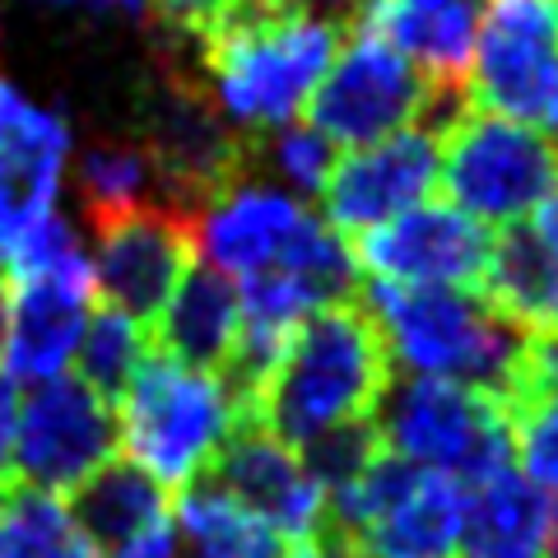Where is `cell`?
I'll list each match as a JSON object with an SVG mask.
<instances>
[{
    "label": "cell",
    "instance_id": "6da1fadb",
    "mask_svg": "<svg viewBox=\"0 0 558 558\" xmlns=\"http://www.w3.org/2000/svg\"><path fill=\"white\" fill-rule=\"evenodd\" d=\"M391 387V349L363 299L317 307L284 336L270 368L238 405V418L307 447L330 428L373 418Z\"/></svg>",
    "mask_w": 558,
    "mask_h": 558
},
{
    "label": "cell",
    "instance_id": "7a4b0ae2",
    "mask_svg": "<svg viewBox=\"0 0 558 558\" xmlns=\"http://www.w3.org/2000/svg\"><path fill=\"white\" fill-rule=\"evenodd\" d=\"M340 28L312 10H275L242 0L196 38L215 108L233 126L279 131L307 108L336 61Z\"/></svg>",
    "mask_w": 558,
    "mask_h": 558
},
{
    "label": "cell",
    "instance_id": "3957f363",
    "mask_svg": "<svg viewBox=\"0 0 558 558\" xmlns=\"http://www.w3.org/2000/svg\"><path fill=\"white\" fill-rule=\"evenodd\" d=\"M233 424L238 400L229 381L159 349H145L126 391L117 396V447L163 488L201 480Z\"/></svg>",
    "mask_w": 558,
    "mask_h": 558
},
{
    "label": "cell",
    "instance_id": "277c9868",
    "mask_svg": "<svg viewBox=\"0 0 558 558\" xmlns=\"http://www.w3.org/2000/svg\"><path fill=\"white\" fill-rule=\"evenodd\" d=\"M368 312L381 326L391 359H400L414 377L465 381L480 391H502L521 349V330L488 307L470 289H396L373 284Z\"/></svg>",
    "mask_w": 558,
    "mask_h": 558
},
{
    "label": "cell",
    "instance_id": "5b68a950",
    "mask_svg": "<svg viewBox=\"0 0 558 558\" xmlns=\"http://www.w3.org/2000/svg\"><path fill=\"white\" fill-rule=\"evenodd\" d=\"M381 447L424 470L457 480L461 488L512 470V414L494 391L442 377H410L387 387L373 414Z\"/></svg>",
    "mask_w": 558,
    "mask_h": 558
},
{
    "label": "cell",
    "instance_id": "8992f818",
    "mask_svg": "<svg viewBox=\"0 0 558 558\" xmlns=\"http://www.w3.org/2000/svg\"><path fill=\"white\" fill-rule=\"evenodd\" d=\"M438 178L447 205L508 229L558 196V145L521 121L457 108L438 131Z\"/></svg>",
    "mask_w": 558,
    "mask_h": 558
},
{
    "label": "cell",
    "instance_id": "52a82bcc",
    "mask_svg": "<svg viewBox=\"0 0 558 558\" xmlns=\"http://www.w3.org/2000/svg\"><path fill=\"white\" fill-rule=\"evenodd\" d=\"M465 108V94H442L418 70L373 33H349V43L307 98L312 131L336 149L377 145L405 126H438Z\"/></svg>",
    "mask_w": 558,
    "mask_h": 558
},
{
    "label": "cell",
    "instance_id": "ba28073f",
    "mask_svg": "<svg viewBox=\"0 0 558 558\" xmlns=\"http://www.w3.org/2000/svg\"><path fill=\"white\" fill-rule=\"evenodd\" d=\"M465 102L558 135V10L554 0H488L475 24Z\"/></svg>",
    "mask_w": 558,
    "mask_h": 558
},
{
    "label": "cell",
    "instance_id": "9c48e42d",
    "mask_svg": "<svg viewBox=\"0 0 558 558\" xmlns=\"http://www.w3.org/2000/svg\"><path fill=\"white\" fill-rule=\"evenodd\" d=\"M98 260L94 284L102 307L149 326L182 284V275L196 266V223L191 209L172 201H140L131 209L94 219Z\"/></svg>",
    "mask_w": 558,
    "mask_h": 558
},
{
    "label": "cell",
    "instance_id": "30bf717a",
    "mask_svg": "<svg viewBox=\"0 0 558 558\" xmlns=\"http://www.w3.org/2000/svg\"><path fill=\"white\" fill-rule=\"evenodd\" d=\"M494 238L480 219L447 201H424L400 209L396 219L349 238L354 270L373 284L396 289H470L480 293Z\"/></svg>",
    "mask_w": 558,
    "mask_h": 558
},
{
    "label": "cell",
    "instance_id": "8fae6325",
    "mask_svg": "<svg viewBox=\"0 0 558 558\" xmlns=\"http://www.w3.org/2000/svg\"><path fill=\"white\" fill-rule=\"evenodd\" d=\"M117 457V414L84 377L33 381L14 418V470L47 494H70Z\"/></svg>",
    "mask_w": 558,
    "mask_h": 558
},
{
    "label": "cell",
    "instance_id": "7c38bea8",
    "mask_svg": "<svg viewBox=\"0 0 558 558\" xmlns=\"http://www.w3.org/2000/svg\"><path fill=\"white\" fill-rule=\"evenodd\" d=\"M5 293V344L0 373L10 381H47L61 377L80 354L84 326L94 303V266L84 256L61 260L51 270H33L20 279H0Z\"/></svg>",
    "mask_w": 558,
    "mask_h": 558
},
{
    "label": "cell",
    "instance_id": "4fadbf2b",
    "mask_svg": "<svg viewBox=\"0 0 558 558\" xmlns=\"http://www.w3.org/2000/svg\"><path fill=\"white\" fill-rule=\"evenodd\" d=\"M201 480L256 512L289 545H307L326 526V488L312 480L303 451L275 438L270 428L252 424V418H238Z\"/></svg>",
    "mask_w": 558,
    "mask_h": 558
},
{
    "label": "cell",
    "instance_id": "5bb4252c",
    "mask_svg": "<svg viewBox=\"0 0 558 558\" xmlns=\"http://www.w3.org/2000/svg\"><path fill=\"white\" fill-rule=\"evenodd\" d=\"M438 186V126H405L377 145L336 159L322 186L326 229L340 238H359L377 223L396 219L400 209L424 205Z\"/></svg>",
    "mask_w": 558,
    "mask_h": 558
},
{
    "label": "cell",
    "instance_id": "9a60e30c",
    "mask_svg": "<svg viewBox=\"0 0 558 558\" xmlns=\"http://www.w3.org/2000/svg\"><path fill=\"white\" fill-rule=\"evenodd\" d=\"M70 159V131L57 112L28 102L0 80V260L57 215V191Z\"/></svg>",
    "mask_w": 558,
    "mask_h": 558
},
{
    "label": "cell",
    "instance_id": "2e32d148",
    "mask_svg": "<svg viewBox=\"0 0 558 558\" xmlns=\"http://www.w3.org/2000/svg\"><path fill=\"white\" fill-rule=\"evenodd\" d=\"M307 209L289 201L284 191H275L256 178H238L223 191H215L191 223H196V252L205 256L209 270L242 279L275 266L293 233L303 229Z\"/></svg>",
    "mask_w": 558,
    "mask_h": 558
},
{
    "label": "cell",
    "instance_id": "e0dca14e",
    "mask_svg": "<svg viewBox=\"0 0 558 558\" xmlns=\"http://www.w3.org/2000/svg\"><path fill=\"white\" fill-rule=\"evenodd\" d=\"M354 33H373L400 51L433 89L465 94L480 14L470 0H344Z\"/></svg>",
    "mask_w": 558,
    "mask_h": 558
},
{
    "label": "cell",
    "instance_id": "ac0fdd59",
    "mask_svg": "<svg viewBox=\"0 0 558 558\" xmlns=\"http://www.w3.org/2000/svg\"><path fill=\"white\" fill-rule=\"evenodd\" d=\"M145 336H149V349H159V354L223 377L242 340L238 284L209 266H191L182 275V284L172 289V299L163 303V312L149 322Z\"/></svg>",
    "mask_w": 558,
    "mask_h": 558
},
{
    "label": "cell",
    "instance_id": "d6986e66",
    "mask_svg": "<svg viewBox=\"0 0 558 558\" xmlns=\"http://www.w3.org/2000/svg\"><path fill=\"white\" fill-rule=\"evenodd\" d=\"M554 502L517 470L465 488L457 558H549Z\"/></svg>",
    "mask_w": 558,
    "mask_h": 558
},
{
    "label": "cell",
    "instance_id": "ffe728a7",
    "mask_svg": "<svg viewBox=\"0 0 558 558\" xmlns=\"http://www.w3.org/2000/svg\"><path fill=\"white\" fill-rule=\"evenodd\" d=\"M480 299L521 336H554L558 330V260L535 238L531 219L508 223L494 238Z\"/></svg>",
    "mask_w": 558,
    "mask_h": 558
},
{
    "label": "cell",
    "instance_id": "44dd1931",
    "mask_svg": "<svg viewBox=\"0 0 558 558\" xmlns=\"http://www.w3.org/2000/svg\"><path fill=\"white\" fill-rule=\"evenodd\" d=\"M65 508L94 549H121L126 539L168 521V488L154 484L140 465L112 457L80 488H70Z\"/></svg>",
    "mask_w": 558,
    "mask_h": 558
},
{
    "label": "cell",
    "instance_id": "7402d4cb",
    "mask_svg": "<svg viewBox=\"0 0 558 558\" xmlns=\"http://www.w3.org/2000/svg\"><path fill=\"white\" fill-rule=\"evenodd\" d=\"M178 526L191 558H289L293 545L256 512L233 502L209 480H191L178 498Z\"/></svg>",
    "mask_w": 558,
    "mask_h": 558
},
{
    "label": "cell",
    "instance_id": "603a6c76",
    "mask_svg": "<svg viewBox=\"0 0 558 558\" xmlns=\"http://www.w3.org/2000/svg\"><path fill=\"white\" fill-rule=\"evenodd\" d=\"M0 558H94L61 494L33 488L14 475L0 502Z\"/></svg>",
    "mask_w": 558,
    "mask_h": 558
},
{
    "label": "cell",
    "instance_id": "cb8c5ba5",
    "mask_svg": "<svg viewBox=\"0 0 558 558\" xmlns=\"http://www.w3.org/2000/svg\"><path fill=\"white\" fill-rule=\"evenodd\" d=\"M80 186H84V215H89V223L102 215H117V209H131L140 201H163L154 196V163L145 145H121V140L84 154Z\"/></svg>",
    "mask_w": 558,
    "mask_h": 558
},
{
    "label": "cell",
    "instance_id": "d4e9b609",
    "mask_svg": "<svg viewBox=\"0 0 558 558\" xmlns=\"http://www.w3.org/2000/svg\"><path fill=\"white\" fill-rule=\"evenodd\" d=\"M149 349V336L140 330L131 317H121L112 307H98L89 312V326H84V340H80V377L102 396V400H117L126 391L131 373L140 368Z\"/></svg>",
    "mask_w": 558,
    "mask_h": 558
},
{
    "label": "cell",
    "instance_id": "484cf974",
    "mask_svg": "<svg viewBox=\"0 0 558 558\" xmlns=\"http://www.w3.org/2000/svg\"><path fill=\"white\" fill-rule=\"evenodd\" d=\"M260 159H270L284 182H293L307 196H322V186L336 168V145L312 131V126H279V131H256Z\"/></svg>",
    "mask_w": 558,
    "mask_h": 558
},
{
    "label": "cell",
    "instance_id": "4316f807",
    "mask_svg": "<svg viewBox=\"0 0 558 558\" xmlns=\"http://www.w3.org/2000/svg\"><path fill=\"white\" fill-rule=\"evenodd\" d=\"M512 447L526 480L558 494V396L512 414Z\"/></svg>",
    "mask_w": 558,
    "mask_h": 558
},
{
    "label": "cell",
    "instance_id": "83f0119b",
    "mask_svg": "<svg viewBox=\"0 0 558 558\" xmlns=\"http://www.w3.org/2000/svg\"><path fill=\"white\" fill-rule=\"evenodd\" d=\"M14 418H20L14 381L0 373V480H10V475H14Z\"/></svg>",
    "mask_w": 558,
    "mask_h": 558
},
{
    "label": "cell",
    "instance_id": "f1b7e54d",
    "mask_svg": "<svg viewBox=\"0 0 558 558\" xmlns=\"http://www.w3.org/2000/svg\"><path fill=\"white\" fill-rule=\"evenodd\" d=\"M172 554H178V535H172L168 521H159L154 531L135 535L121 549H112V558H172Z\"/></svg>",
    "mask_w": 558,
    "mask_h": 558
},
{
    "label": "cell",
    "instance_id": "f546056e",
    "mask_svg": "<svg viewBox=\"0 0 558 558\" xmlns=\"http://www.w3.org/2000/svg\"><path fill=\"white\" fill-rule=\"evenodd\" d=\"M531 229H535V238H539V242H545V247H549V256L558 260V196H554V201H545V205L535 209Z\"/></svg>",
    "mask_w": 558,
    "mask_h": 558
},
{
    "label": "cell",
    "instance_id": "4dcf8cb0",
    "mask_svg": "<svg viewBox=\"0 0 558 558\" xmlns=\"http://www.w3.org/2000/svg\"><path fill=\"white\" fill-rule=\"evenodd\" d=\"M57 5H94V10H121V14H149L145 0H57Z\"/></svg>",
    "mask_w": 558,
    "mask_h": 558
},
{
    "label": "cell",
    "instance_id": "1f68e13d",
    "mask_svg": "<svg viewBox=\"0 0 558 558\" xmlns=\"http://www.w3.org/2000/svg\"><path fill=\"white\" fill-rule=\"evenodd\" d=\"M260 5H275V10H307V0H260Z\"/></svg>",
    "mask_w": 558,
    "mask_h": 558
},
{
    "label": "cell",
    "instance_id": "d6a6232c",
    "mask_svg": "<svg viewBox=\"0 0 558 558\" xmlns=\"http://www.w3.org/2000/svg\"><path fill=\"white\" fill-rule=\"evenodd\" d=\"M549 558H558V545H554V549H549Z\"/></svg>",
    "mask_w": 558,
    "mask_h": 558
},
{
    "label": "cell",
    "instance_id": "836d02e7",
    "mask_svg": "<svg viewBox=\"0 0 558 558\" xmlns=\"http://www.w3.org/2000/svg\"><path fill=\"white\" fill-rule=\"evenodd\" d=\"M340 5H344V0H340Z\"/></svg>",
    "mask_w": 558,
    "mask_h": 558
}]
</instances>
